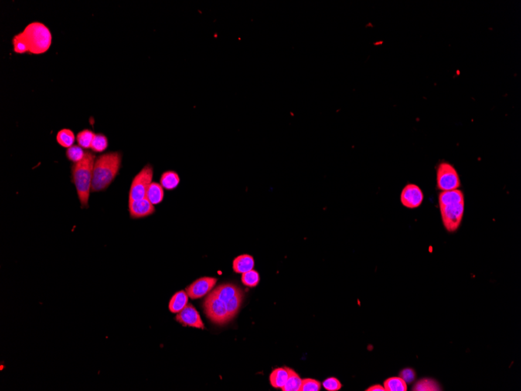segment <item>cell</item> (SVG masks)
<instances>
[{
  "label": "cell",
  "mask_w": 521,
  "mask_h": 391,
  "mask_svg": "<svg viewBox=\"0 0 521 391\" xmlns=\"http://www.w3.org/2000/svg\"><path fill=\"white\" fill-rule=\"evenodd\" d=\"M205 315L212 323L218 325H223L232 320L229 317L226 304L218 298L213 293H209L204 301Z\"/></svg>",
  "instance_id": "obj_6"
},
{
  "label": "cell",
  "mask_w": 521,
  "mask_h": 391,
  "mask_svg": "<svg viewBox=\"0 0 521 391\" xmlns=\"http://www.w3.org/2000/svg\"><path fill=\"white\" fill-rule=\"evenodd\" d=\"M254 259L250 255L244 254L235 258L233 262V270L236 273H243L254 270Z\"/></svg>",
  "instance_id": "obj_13"
},
{
  "label": "cell",
  "mask_w": 521,
  "mask_h": 391,
  "mask_svg": "<svg viewBox=\"0 0 521 391\" xmlns=\"http://www.w3.org/2000/svg\"><path fill=\"white\" fill-rule=\"evenodd\" d=\"M66 155L68 160L71 161V162L74 163V164H76V163L80 162V161L83 160V157L85 155V152L83 151V148L80 147V145H75V144H73V146L67 148Z\"/></svg>",
  "instance_id": "obj_27"
},
{
  "label": "cell",
  "mask_w": 521,
  "mask_h": 391,
  "mask_svg": "<svg viewBox=\"0 0 521 391\" xmlns=\"http://www.w3.org/2000/svg\"><path fill=\"white\" fill-rule=\"evenodd\" d=\"M95 135L96 134L93 132V130L84 129L77 134L76 141L80 147L85 148V149H89L92 146Z\"/></svg>",
  "instance_id": "obj_23"
},
{
  "label": "cell",
  "mask_w": 521,
  "mask_h": 391,
  "mask_svg": "<svg viewBox=\"0 0 521 391\" xmlns=\"http://www.w3.org/2000/svg\"><path fill=\"white\" fill-rule=\"evenodd\" d=\"M95 162V154L91 151H86L83 160L71 167L72 181L76 187V193L82 208L89 207Z\"/></svg>",
  "instance_id": "obj_2"
},
{
  "label": "cell",
  "mask_w": 521,
  "mask_h": 391,
  "mask_svg": "<svg viewBox=\"0 0 521 391\" xmlns=\"http://www.w3.org/2000/svg\"><path fill=\"white\" fill-rule=\"evenodd\" d=\"M413 391H439L442 390L441 386L437 381L433 379H420L412 388Z\"/></svg>",
  "instance_id": "obj_20"
},
{
  "label": "cell",
  "mask_w": 521,
  "mask_h": 391,
  "mask_svg": "<svg viewBox=\"0 0 521 391\" xmlns=\"http://www.w3.org/2000/svg\"><path fill=\"white\" fill-rule=\"evenodd\" d=\"M217 279L215 277H204L198 279L186 288L187 294L191 299H198L209 294L216 286Z\"/></svg>",
  "instance_id": "obj_9"
},
{
  "label": "cell",
  "mask_w": 521,
  "mask_h": 391,
  "mask_svg": "<svg viewBox=\"0 0 521 391\" xmlns=\"http://www.w3.org/2000/svg\"><path fill=\"white\" fill-rule=\"evenodd\" d=\"M424 201V194L420 187L414 184H408L402 190L400 202L407 209H417Z\"/></svg>",
  "instance_id": "obj_8"
},
{
  "label": "cell",
  "mask_w": 521,
  "mask_h": 391,
  "mask_svg": "<svg viewBox=\"0 0 521 391\" xmlns=\"http://www.w3.org/2000/svg\"><path fill=\"white\" fill-rule=\"evenodd\" d=\"M242 290L240 287L233 283H223V284L218 286L215 290H212V292L226 304L229 300H231L236 294H238Z\"/></svg>",
  "instance_id": "obj_12"
},
{
  "label": "cell",
  "mask_w": 521,
  "mask_h": 391,
  "mask_svg": "<svg viewBox=\"0 0 521 391\" xmlns=\"http://www.w3.org/2000/svg\"><path fill=\"white\" fill-rule=\"evenodd\" d=\"M400 377H401L407 383H410V382H413L415 379V371L413 370V369H410V368L403 369L400 372Z\"/></svg>",
  "instance_id": "obj_31"
},
{
  "label": "cell",
  "mask_w": 521,
  "mask_h": 391,
  "mask_svg": "<svg viewBox=\"0 0 521 391\" xmlns=\"http://www.w3.org/2000/svg\"><path fill=\"white\" fill-rule=\"evenodd\" d=\"M384 388L386 391H407V385L400 376H393L384 381Z\"/></svg>",
  "instance_id": "obj_22"
},
{
  "label": "cell",
  "mask_w": 521,
  "mask_h": 391,
  "mask_svg": "<svg viewBox=\"0 0 521 391\" xmlns=\"http://www.w3.org/2000/svg\"><path fill=\"white\" fill-rule=\"evenodd\" d=\"M56 141L63 148H70L73 146L75 141L74 133L70 129H62L57 133Z\"/></svg>",
  "instance_id": "obj_19"
},
{
  "label": "cell",
  "mask_w": 521,
  "mask_h": 391,
  "mask_svg": "<svg viewBox=\"0 0 521 391\" xmlns=\"http://www.w3.org/2000/svg\"><path fill=\"white\" fill-rule=\"evenodd\" d=\"M13 45H14V52L18 54H24V53L28 52V48L26 43L18 35H15L13 38Z\"/></svg>",
  "instance_id": "obj_29"
},
{
  "label": "cell",
  "mask_w": 521,
  "mask_h": 391,
  "mask_svg": "<svg viewBox=\"0 0 521 391\" xmlns=\"http://www.w3.org/2000/svg\"><path fill=\"white\" fill-rule=\"evenodd\" d=\"M153 167L147 164L133 179L129 191V201L141 200L146 198L147 191L152 183Z\"/></svg>",
  "instance_id": "obj_5"
},
{
  "label": "cell",
  "mask_w": 521,
  "mask_h": 391,
  "mask_svg": "<svg viewBox=\"0 0 521 391\" xmlns=\"http://www.w3.org/2000/svg\"><path fill=\"white\" fill-rule=\"evenodd\" d=\"M243 298V291H241L238 294H236L231 300H229L228 302L226 303V308H227L229 317H231L232 320L237 315V313H238L239 310H240V307H241Z\"/></svg>",
  "instance_id": "obj_24"
},
{
  "label": "cell",
  "mask_w": 521,
  "mask_h": 391,
  "mask_svg": "<svg viewBox=\"0 0 521 391\" xmlns=\"http://www.w3.org/2000/svg\"><path fill=\"white\" fill-rule=\"evenodd\" d=\"M289 369L288 367H283L273 369L270 376V383L273 387L282 389L284 386L289 377Z\"/></svg>",
  "instance_id": "obj_15"
},
{
  "label": "cell",
  "mask_w": 521,
  "mask_h": 391,
  "mask_svg": "<svg viewBox=\"0 0 521 391\" xmlns=\"http://www.w3.org/2000/svg\"><path fill=\"white\" fill-rule=\"evenodd\" d=\"M122 154L120 151L105 153L96 160L93 168L92 191H105L110 187L120 171Z\"/></svg>",
  "instance_id": "obj_1"
},
{
  "label": "cell",
  "mask_w": 521,
  "mask_h": 391,
  "mask_svg": "<svg viewBox=\"0 0 521 391\" xmlns=\"http://www.w3.org/2000/svg\"><path fill=\"white\" fill-rule=\"evenodd\" d=\"M241 282L246 287H257L260 282V275H259L258 272L254 270L246 272L242 274Z\"/></svg>",
  "instance_id": "obj_25"
},
{
  "label": "cell",
  "mask_w": 521,
  "mask_h": 391,
  "mask_svg": "<svg viewBox=\"0 0 521 391\" xmlns=\"http://www.w3.org/2000/svg\"><path fill=\"white\" fill-rule=\"evenodd\" d=\"M188 297L189 296L187 294L185 290H181L176 293L171 297L170 301L168 303V310L173 314H178L180 311H182L188 304Z\"/></svg>",
  "instance_id": "obj_14"
},
{
  "label": "cell",
  "mask_w": 521,
  "mask_h": 391,
  "mask_svg": "<svg viewBox=\"0 0 521 391\" xmlns=\"http://www.w3.org/2000/svg\"><path fill=\"white\" fill-rule=\"evenodd\" d=\"M128 208L130 217L132 219L147 217L155 212V206L147 198L141 200L129 201Z\"/></svg>",
  "instance_id": "obj_11"
},
{
  "label": "cell",
  "mask_w": 521,
  "mask_h": 391,
  "mask_svg": "<svg viewBox=\"0 0 521 391\" xmlns=\"http://www.w3.org/2000/svg\"><path fill=\"white\" fill-rule=\"evenodd\" d=\"M442 220L447 231L455 232L461 226L464 213V202L440 205Z\"/></svg>",
  "instance_id": "obj_7"
},
{
  "label": "cell",
  "mask_w": 521,
  "mask_h": 391,
  "mask_svg": "<svg viewBox=\"0 0 521 391\" xmlns=\"http://www.w3.org/2000/svg\"><path fill=\"white\" fill-rule=\"evenodd\" d=\"M366 391H386L384 386H381L379 384L373 385V386H370L368 389H365Z\"/></svg>",
  "instance_id": "obj_32"
},
{
  "label": "cell",
  "mask_w": 521,
  "mask_h": 391,
  "mask_svg": "<svg viewBox=\"0 0 521 391\" xmlns=\"http://www.w3.org/2000/svg\"><path fill=\"white\" fill-rule=\"evenodd\" d=\"M302 379L292 369H289V377L285 385L282 388L283 391H300Z\"/></svg>",
  "instance_id": "obj_21"
},
{
  "label": "cell",
  "mask_w": 521,
  "mask_h": 391,
  "mask_svg": "<svg viewBox=\"0 0 521 391\" xmlns=\"http://www.w3.org/2000/svg\"><path fill=\"white\" fill-rule=\"evenodd\" d=\"M26 43L28 52L42 54L47 52L52 44V34L48 27L40 22H32L18 34Z\"/></svg>",
  "instance_id": "obj_3"
},
{
  "label": "cell",
  "mask_w": 521,
  "mask_h": 391,
  "mask_svg": "<svg viewBox=\"0 0 521 391\" xmlns=\"http://www.w3.org/2000/svg\"><path fill=\"white\" fill-rule=\"evenodd\" d=\"M321 383L316 379L306 378L302 379L300 391H319L321 389Z\"/></svg>",
  "instance_id": "obj_28"
},
{
  "label": "cell",
  "mask_w": 521,
  "mask_h": 391,
  "mask_svg": "<svg viewBox=\"0 0 521 391\" xmlns=\"http://www.w3.org/2000/svg\"><path fill=\"white\" fill-rule=\"evenodd\" d=\"M146 198L152 205H158L163 201L164 188L158 183H151L147 191Z\"/></svg>",
  "instance_id": "obj_17"
},
{
  "label": "cell",
  "mask_w": 521,
  "mask_h": 391,
  "mask_svg": "<svg viewBox=\"0 0 521 391\" xmlns=\"http://www.w3.org/2000/svg\"><path fill=\"white\" fill-rule=\"evenodd\" d=\"M176 320L184 327H193L202 330L205 328L200 314L191 304H187L186 307L182 311L178 313Z\"/></svg>",
  "instance_id": "obj_10"
},
{
  "label": "cell",
  "mask_w": 521,
  "mask_h": 391,
  "mask_svg": "<svg viewBox=\"0 0 521 391\" xmlns=\"http://www.w3.org/2000/svg\"><path fill=\"white\" fill-rule=\"evenodd\" d=\"M322 385H323V387L328 391H338L342 386L340 381L335 377L327 378L322 382Z\"/></svg>",
  "instance_id": "obj_30"
},
{
  "label": "cell",
  "mask_w": 521,
  "mask_h": 391,
  "mask_svg": "<svg viewBox=\"0 0 521 391\" xmlns=\"http://www.w3.org/2000/svg\"><path fill=\"white\" fill-rule=\"evenodd\" d=\"M181 178L176 171H167L164 172L160 178V185L164 189L172 191L179 186Z\"/></svg>",
  "instance_id": "obj_16"
},
{
  "label": "cell",
  "mask_w": 521,
  "mask_h": 391,
  "mask_svg": "<svg viewBox=\"0 0 521 391\" xmlns=\"http://www.w3.org/2000/svg\"><path fill=\"white\" fill-rule=\"evenodd\" d=\"M108 138L103 134H96L91 148L94 152H103L108 148Z\"/></svg>",
  "instance_id": "obj_26"
},
{
  "label": "cell",
  "mask_w": 521,
  "mask_h": 391,
  "mask_svg": "<svg viewBox=\"0 0 521 391\" xmlns=\"http://www.w3.org/2000/svg\"><path fill=\"white\" fill-rule=\"evenodd\" d=\"M436 185L441 191H453L461 188V178L454 165L447 161H441L436 166Z\"/></svg>",
  "instance_id": "obj_4"
},
{
  "label": "cell",
  "mask_w": 521,
  "mask_h": 391,
  "mask_svg": "<svg viewBox=\"0 0 521 391\" xmlns=\"http://www.w3.org/2000/svg\"><path fill=\"white\" fill-rule=\"evenodd\" d=\"M464 202V195L461 190H453V191H442L439 195V204L440 205H445L450 202Z\"/></svg>",
  "instance_id": "obj_18"
}]
</instances>
